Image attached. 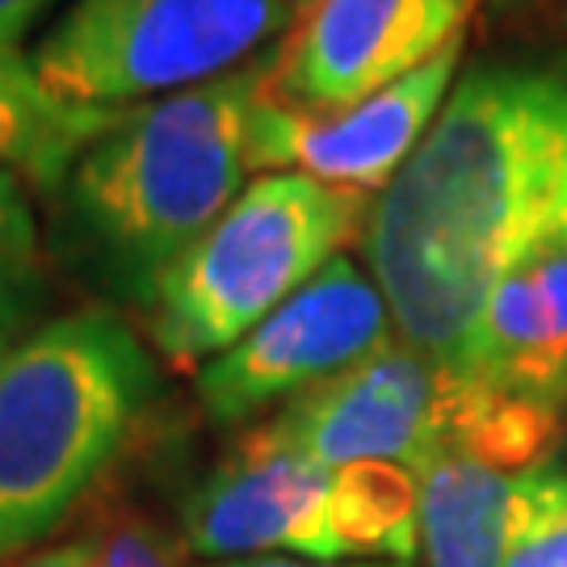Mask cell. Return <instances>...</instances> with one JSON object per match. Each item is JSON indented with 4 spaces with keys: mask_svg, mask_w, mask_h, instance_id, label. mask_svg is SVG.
I'll list each match as a JSON object with an SVG mask.
<instances>
[{
    "mask_svg": "<svg viewBox=\"0 0 567 567\" xmlns=\"http://www.w3.org/2000/svg\"><path fill=\"white\" fill-rule=\"evenodd\" d=\"M534 9H550L567 25V0H492V13H501V18H517V13H534Z\"/></svg>",
    "mask_w": 567,
    "mask_h": 567,
    "instance_id": "obj_20",
    "label": "cell"
},
{
    "mask_svg": "<svg viewBox=\"0 0 567 567\" xmlns=\"http://www.w3.org/2000/svg\"><path fill=\"white\" fill-rule=\"evenodd\" d=\"M370 206V194L307 173H257L164 278L152 341L173 362L219 358L362 240Z\"/></svg>",
    "mask_w": 567,
    "mask_h": 567,
    "instance_id": "obj_4",
    "label": "cell"
},
{
    "mask_svg": "<svg viewBox=\"0 0 567 567\" xmlns=\"http://www.w3.org/2000/svg\"><path fill=\"white\" fill-rule=\"evenodd\" d=\"M274 51L219 81L122 110L60 189L68 252L110 299L152 311L164 278L257 177L252 118Z\"/></svg>",
    "mask_w": 567,
    "mask_h": 567,
    "instance_id": "obj_2",
    "label": "cell"
},
{
    "mask_svg": "<svg viewBox=\"0 0 567 567\" xmlns=\"http://www.w3.org/2000/svg\"><path fill=\"white\" fill-rule=\"evenodd\" d=\"M295 18L290 0H72L30 68L60 102L131 110L252 63Z\"/></svg>",
    "mask_w": 567,
    "mask_h": 567,
    "instance_id": "obj_5",
    "label": "cell"
},
{
    "mask_svg": "<svg viewBox=\"0 0 567 567\" xmlns=\"http://www.w3.org/2000/svg\"><path fill=\"white\" fill-rule=\"evenodd\" d=\"M567 206V60L475 63L362 231L391 324L446 370L505 265Z\"/></svg>",
    "mask_w": 567,
    "mask_h": 567,
    "instance_id": "obj_1",
    "label": "cell"
},
{
    "mask_svg": "<svg viewBox=\"0 0 567 567\" xmlns=\"http://www.w3.org/2000/svg\"><path fill=\"white\" fill-rule=\"evenodd\" d=\"M458 391L463 374L433 362L404 337H391L244 433L328 471L353 463L421 471L450 442Z\"/></svg>",
    "mask_w": 567,
    "mask_h": 567,
    "instance_id": "obj_6",
    "label": "cell"
},
{
    "mask_svg": "<svg viewBox=\"0 0 567 567\" xmlns=\"http://www.w3.org/2000/svg\"><path fill=\"white\" fill-rule=\"evenodd\" d=\"M475 9L480 0H316L274 47L269 102L349 110L463 42Z\"/></svg>",
    "mask_w": 567,
    "mask_h": 567,
    "instance_id": "obj_8",
    "label": "cell"
},
{
    "mask_svg": "<svg viewBox=\"0 0 567 567\" xmlns=\"http://www.w3.org/2000/svg\"><path fill=\"white\" fill-rule=\"evenodd\" d=\"M458 374L567 412V206L487 290Z\"/></svg>",
    "mask_w": 567,
    "mask_h": 567,
    "instance_id": "obj_11",
    "label": "cell"
},
{
    "mask_svg": "<svg viewBox=\"0 0 567 567\" xmlns=\"http://www.w3.org/2000/svg\"><path fill=\"white\" fill-rule=\"evenodd\" d=\"M466 39L442 51L421 72L370 93L365 102L332 114H299L269 102L265 89L252 118V168L257 173H307L324 185L379 198L408 156L437 122L463 68Z\"/></svg>",
    "mask_w": 567,
    "mask_h": 567,
    "instance_id": "obj_9",
    "label": "cell"
},
{
    "mask_svg": "<svg viewBox=\"0 0 567 567\" xmlns=\"http://www.w3.org/2000/svg\"><path fill=\"white\" fill-rule=\"evenodd\" d=\"M529 475V471H526ZM526 475L442 446L421 480V550L429 567H501L522 526Z\"/></svg>",
    "mask_w": 567,
    "mask_h": 567,
    "instance_id": "obj_12",
    "label": "cell"
},
{
    "mask_svg": "<svg viewBox=\"0 0 567 567\" xmlns=\"http://www.w3.org/2000/svg\"><path fill=\"white\" fill-rule=\"evenodd\" d=\"M501 567H567V466L550 463L526 475L522 526Z\"/></svg>",
    "mask_w": 567,
    "mask_h": 567,
    "instance_id": "obj_17",
    "label": "cell"
},
{
    "mask_svg": "<svg viewBox=\"0 0 567 567\" xmlns=\"http://www.w3.org/2000/svg\"><path fill=\"white\" fill-rule=\"evenodd\" d=\"M332 538L341 559L412 564L421 550V480L400 463L332 471Z\"/></svg>",
    "mask_w": 567,
    "mask_h": 567,
    "instance_id": "obj_14",
    "label": "cell"
},
{
    "mask_svg": "<svg viewBox=\"0 0 567 567\" xmlns=\"http://www.w3.org/2000/svg\"><path fill=\"white\" fill-rule=\"evenodd\" d=\"M55 0H0V55L21 51V39L34 30V21L51 9Z\"/></svg>",
    "mask_w": 567,
    "mask_h": 567,
    "instance_id": "obj_18",
    "label": "cell"
},
{
    "mask_svg": "<svg viewBox=\"0 0 567 567\" xmlns=\"http://www.w3.org/2000/svg\"><path fill=\"white\" fill-rule=\"evenodd\" d=\"M290 4H295V9H299V13H303V9H311V4H316V0H290Z\"/></svg>",
    "mask_w": 567,
    "mask_h": 567,
    "instance_id": "obj_21",
    "label": "cell"
},
{
    "mask_svg": "<svg viewBox=\"0 0 567 567\" xmlns=\"http://www.w3.org/2000/svg\"><path fill=\"white\" fill-rule=\"evenodd\" d=\"M4 567H185V559L156 526L143 517H122L55 547L30 550Z\"/></svg>",
    "mask_w": 567,
    "mask_h": 567,
    "instance_id": "obj_16",
    "label": "cell"
},
{
    "mask_svg": "<svg viewBox=\"0 0 567 567\" xmlns=\"http://www.w3.org/2000/svg\"><path fill=\"white\" fill-rule=\"evenodd\" d=\"M156 400V362L110 307L51 316L0 353V567L72 522Z\"/></svg>",
    "mask_w": 567,
    "mask_h": 567,
    "instance_id": "obj_3",
    "label": "cell"
},
{
    "mask_svg": "<svg viewBox=\"0 0 567 567\" xmlns=\"http://www.w3.org/2000/svg\"><path fill=\"white\" fill-rule=\"evenodd\" d=\"M206 567H412V564H344V559H299V555H257V559H227Z\"/></svg>",
    "mask_w": 567,
    "mask_h": 567,
    "instance_id": "obj_19",
    "label": "cell"
},
{
    "mask_svg": "<svg viewBox=\"0 0 567 567\" xmlns=\"http://www.w3.org/2000/svg\"><path fill=\"white\" fill-rule=\"evenodd\" d=\"M182 543L189 555L227 564L257 555L341 559L332 538V471L236 437L182 505Z\"/></svg>",
    "mask_w": 567,
    "mask_h": 567,
    "instance_id": "obj_10",
    "label": "cell"
},
{
    "mask_svg": "<svg viewBox=\"0 0 567 567\" xmlns=\"http://www.w3.org/2000/svg\"><path fill=\"white\" fill-rule=\"evenodd\" d=\"M51 307L42 231L18 173L0 168V353L30 337Z\"/></svg>",
    "mask_w": 567,
    "mask_h": 567,
    "instance_id": "obj_15",
    "label": "cell"
},
{
    "mask_svg": "<svg viewBox=\"0 0 567 567\" xmlns=\"http://www.w3.org/2000/svg\"><path fill=\"white\" fill-rule=\"evenodd\" d=\"M122 110H89L47 93L25 51L0 55V168L42 194H60L81 152Z\"/></svg>",
    "mask_w": 567,
    "mask_h": 567,
    "instance_id": "obj_13",
    "label": "cell"
},
{
    "mask_svg": "<svg viewBox=\"0 0 567 567\" xmlns=\"http://www.w3.org/2000/svg\"><path fill=\"white\" fill-rule=\"evenodd\" d=\"M391 328L383 290L341 252L244 341L198 365V404L219 429H240L362 362L395 337Z\"/></svg>",
    "mask_w": 567,
    "mask_h": 567,
    "instance_id": "obj_7",
    "label": "cell"
}]
</instances>
